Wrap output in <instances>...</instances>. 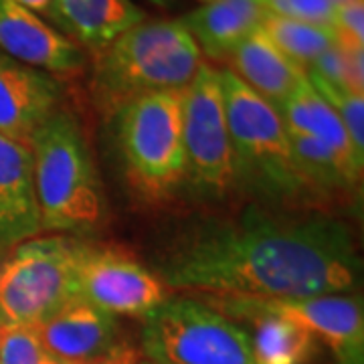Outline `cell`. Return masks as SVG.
Segmentation results:
<instances>
[{"mask_svg": "<svg viewBox=\"0 0 364 364\" xmlns=\"http://www.w3.org/2000/svg\"><path fill=\"white\" fill-rule=\"evenodd\" d=\"M156 273L170 294L312 298L354 291L363 261L350 229L336 217L251 205L184 231Z\"/></svg>", "mask_w": 364, "mask_h": 364, "instance_id": "obj_1", "label": "cell"}, {"mask_svg": "<svg viewBox=\"0 0 364 364\" xmlns=\"http://www.w3.org/2000/svg\"><path fill=\"white\" fill-rule=\"evenodd\" d=\"M225 114L231 134L237 188L261 207L310 210L320 200L312 193L291 150L277 107L247 87L231 69H219Z\"/></svg>", "mask_w": 364, "mask_h": 364, "instance_id": "obj_2", "label": "cell"}, {"mask_svg": "<svg viewBox=\"0 0 364 364\" xmlns=\"http://www.w3.org/2000/svg\"><path fill=\"white\" fill-rule=\"evenodd\" d=\"M203 63L198 45L178 21L146 18L91 55V102L102 116L114 117L138 97L184 90Z\"/></svg>", "mask_w": 364, "mask_h": 364, "instance_id": "obj_3", "label": "cell"}, {"mask_svg": "<svg viewBox=\"0 0 364 364\" xmlns=\"http://www.w3.org/2000/svg\"><path fill=\"white\" fill-rule=\"evenodd\" d=\"M43 229L90 233L105 219V196L77 117L59 107L31 142Z\"/></svg>", "mask_w": 364, "mask_h": 364, "instance_id": "obj_4", "label": "cell"}, {"mask_svg": "<svg viewBox=\"0 0 364 364\" xmlns=\"http://www.w3.org/2000/svg\"><path fill=\"white\" fill-rule=\"evenodd\" d=\"M122 168L138 195L160 203L186 181L182 142V90L160 91L126 104L116 116Z\"/></svg>", "mask_w": 364, "mask_h": 364, "instance_id": "obj_5", "label": "cell"}, {"mask_svg": "<svg viewBox=\"0 0 364 364\" xmlns=\"http://www.w3.org/2000/svg\"><path fill=\"white\" fill-rule=\"evenodd\" d=\"M79 239L33 237L0 259V322L35 328L75 298Z\"/></svg>", "mask_w": 364, "mask_h": 364, "instance_id": "obj_6", "label": "cell"}, {"mask_svg": "<svg viewBox=\"0 0 364 364\" xmlns=\"http://www.w3.org/2000/svg\"><path fill=\"white\" fill-rule=\"evenodd\" d=\"M140 350L154 364H255L249 330L195 298H170L142 320Z\"/></svg>", "mask_w": 364, "mask_h": 364, "instance_id": "obj_7", "label": "cell"}, {"mask_svg": "<svg viewBox=\"0 0 364 364\" xmlns=\"http://www.w3.org/2000/svg\"><path fill=\"white\" fill-rule=\"evenodd\" d=\"M184 186L205 200H223L237 188L231 134L225 114L219 69L203 63L182 90Z\"/></svg>", "mask_w": 364, "mask_h": 364, "instance_id": "obj_8", "label": "cell"}, {"mask_svg": "<svg viewBox=\"0 0 364 364\" xmlns=\"http://www.w3.org/2000/svg\"><path fill=\"white\" fill-rule=\"evenodd\" d=\"M75 298L117 318L144 320L172 296L158 273L134 255L81 241L75 259Z\"/></svg>", "mask_w": 364, "mask_h": 364, "instance_id": "obj_9", "label": "cell"}, {"mask_svg": "<svg viewBox=\"0 0 364 364\" xmlns=\"http://www.w3.org/2000/svg\"><path fill=\"white\" fill-rule=\"evenodd\" d=\"M205 301L294 320L312 332L318 342H324L334 364H364V304L360 294L282 299L207 298Z\"/></svg>", "mask_w": 364, "mask_h": 364, "instance_id": "obj_10", "label": "cell"}, {"mask_svg": "<svg viewBox=\"0 0 364 364\" xmlns=\"http://www.w3.org/2000/svg\"><path fill=\"white\" fill-rule=\"evenodd\" d=\"M43 346L69 364H138L140 354L124 340L119 318L90 301L73 298L51 318L35 326Z\"/></svg>", "mask_w": 364, "mask_h": 364, "instance_id": "obj_11", "label": "cell"}, {"mask_svg": "<svg viewBox=\"0 0 364 364\" xmlns=\"http://www.w3.org/2000/svg\"><path fill=\"white\" fill-rule=\"evenodd\" d=\"M0 53L63 81L81 75L90 57L25 6L0 0Z\"/></svg>", "mask_w": 364, "mask_h": 364, "instance_id": "obj_12", "label": "cell"}, {"mask_svg": "<svg viewBox=\"0 0 364 364\" xmlns=\"http://www.w3.org/2000/svg\"><path fill=\"white\" fill-rule=\"evenodd\" d=\"M59 107V79L0 53V136L31 148L37 130Z\"/></svg>", "mask_w": 364, "mask_h": 364, "instance_id": "obj_13", "label": "cell"}, {"mask_svg": "<svg viewBox=\"0 0 364 364\" xmlns=\"http://www.w3.org/2000/svg\"><path fill=\"white\" fill-rule=\"evenodd\" d=\"M41 231L31 148L0 136V259Z\"/></svg>", "mask_w": 364, "mask_h": 364, "instance_id": "obj_14", "label": "cell"}, {"mask_svg": "<svg viewBox=\"0 0 364 364\" xmlns=\"http://www.w3.org/2000/svg\"><path fill=\"white\" fill-rule=\"evenodd\" d=\"M47 18L79 49L95 55L148 14L132 0H51Z\"/></svg>", "mask_w": 364, "mask_h": 364, "instance_id": "obj_15", "label": "cell"}, {"mask_svg": "<svg viewBox=\"0 0 364 364\" xmlns=\"http://www.w3.org/2000/svg\"><path fill=\"white\" fill-rule=\"evenodd\" d=\"M263 0H200V6L178 18L203 57L227 63L233 51L267 16Z\"/></svg>", "mask_w": 364, "mask_h": 364, "instance_id": "obj_16", "label": "cell"}, {"mask_svg": "<svg viewBox=\"0 0 364 364\" xmlns=\"http://www.w3.org/2000/svg\"><path fill=\"white\" fill-rule=\"evenodd\" d=\"M231 69L247 87L279 107L308 79V71L279 51L257 28L229 57Z\"/></svg>", "mask_w": 364, "mask_h": 364, "instance_id": "obj_17", "label": "cell"}, {"mask_svg": "<svg viewBox=\"0 0 364 364\" xmlns=\"http://www.w3.org/2000/svg\"><path fill=\"white\" fill-rule=\"evenodd\" d=\"M277 112L287 130L324 142L342 160L352 178L358 184L363 182L364 160L356 154L336 112L316 93L308 79L277 107Z\"/></svg>", "mask_w": 364, "mask_h": 364, "instance_id": "obj_18", "label": "cell"}, {"mask_svg": "<svg viewBox=\"0 0 364 364\" xmlns=\"http://www.w3.org/2000/svg\"><path fill=\"white\" fill-rule=\"evenodd\" d=\"M208 306L227 318L247 320L251 324L249 338L255 364H308L318 352V338L294 320L231 306Z\"/></svg>", "mask_w": 364, "mask_h": 364, "instance_id": "obj_19", "label": "cell"}, {"mask_svg": "<svg viewBox=\"0 0 364 364\" xmlns=\"http://www.w3.org/2000/svg\"><path fill=\"white\" fill-rule=\"evenodd\" d=\"M287 134H289L291 150L296 154L299 170L310 184L316 198L320 200V205L330 196L344 195L348 191H356V186H360L348 174V170L344 168L342 160L324 142L304 136V134H296V132L287 130Z\"/></svg>", "mask_w": 364, "mask_h": 364, "instance_id": "obj_20", "label": "cell"}, {"mask_svg": "<svg viewBox=\"0 0 364 364\" xmlns=\"http://www.w3.org/2000/svg\"><path fill=\"white\" fill-rule=\"evenodd\" d=\"M261 28L287 59L304 67L306 71L322 53L334 45V31L330 26L310 25L277 14H267Z\"/></svg>", "mask_w": 364, "mask_h": 364, "instance_id": "obj_21", "label": "cell"}, {"mask_svg": "<svg viewBox=\"0 0 364 364\" xmlns=\"http://www.w3.org/2000/svg\"><path fill=\"white\" fill-rule=\"evenodd\" d=\"M308 81L312 83L316 93L336 112V116L348 132L356 154L364 160V95H356L338 85H332L312 71H308Z\"/></svg>", "mask_w": 364, "mask_h": 364, "instance_id": "obj_22", "label": "cell"}, {"mask_svg": "<svg viewBox=\"0 0 364 364\" xmlns=\"http://www.w3.org/2000/svg\"><path fill=\"white\" fill-rule=\"evenodd\" d=\"M0 364H69L49 352L35 328L4 326L0 338Z\"/></svg>", "mask_w": 364, "mask_h": 364, "instance_id": "obj_23", "label": "cell"}, {"mask_svg": "<svg viewBox=\"0 0 364 364\" xmlns=\"http://www.w3.org/2000/svg\"><path fill=\"white\" fill-rule=\"evenodd\" d=\"M350 0H263L269 14L286 16L310 25L330 26L332 28V16L340 4Z\"/></svg>", "mask_w": 364, "mask_h": 364, "instance_id": "obj_24", "label": "cell"}, {"mask_svg": "<svg viewBox=\"0 0 364 364\" xmlns=\"http://www.w3.org/2000/svg\"><path fill=\"white\" fill-rule=\"evenodd\" d=\"M334 39L364 47V0L340 4L332 16Z\"/></svg>", "mask_w": 364, "mask_h": 364, "instance_id": "obj_25", "label": "cell"}, {"mask_svg": "<svg viewBox=\"0 0 364 364\" xmlns=\"http://www.w3.org/2000/svg\"><path fill=\"white\" fill-rule=\"evenodd\" d=\"M11 2H16L28 11H33L35 14H43V16H47L49 6H51V0H11Z\"/></svg>", "mask_w": 364, "mask_h": 364, "instance_id": "obj_26", "label": "cell"}, {"mask_svg": "<svg viewBox=\"0 0 364 364\" xmlns=\"http://www.w3.org/2000/svg\"><path fill=\"white\" fill-rule=\"evenodd\" d=\"M152 4H156V6H160V9H170L176 0H150Z\"/></svg>", "mask_w": 364, "mask_h": 364, "instance_id": "obj_27", "label": "cell"}, {"mask_svg": "<svg viewBox=\"0 0 364 364\" xmlns=\"http://www.w3.org/2000/svg\"><path fill=\"white\" fill-rule=\"evenodd\" d=\"M138 364H154V363H150V360H146V358H140V363Z\"/></svg>", "mask_w": 364, "mask_h": 364, "instance_id": "obj_28", "label": "cell"}, {"mask_svg": "<svg viewBox=\"0 0 364 364\" xmlns=\"http://www.w3.org/2000/svg\"><path fill=\"white\" fill-rule=\"evenodd\" d=\"M97 364H126V363H114V360H112V363H97Z\"/></svg>", "mask_w": 364, "mask_h": 364, "instance_id": "obj_29", "label": "cell"}, {"mask_svg": "<svg viewBox=\"0 0 364 364\" xmlns=\"http://www.w3.org/2000/svg\"><path fill=\"white\" fill-rule=\"evenodd\" d=\"M2 328H4V326H2V322H0V338H2Z\"/></svg>", "mask_w": 364, "mask_h": 364, "instance_id": "obj_30", "label": "cell"}]
</instances>
